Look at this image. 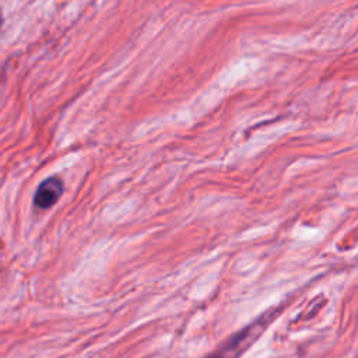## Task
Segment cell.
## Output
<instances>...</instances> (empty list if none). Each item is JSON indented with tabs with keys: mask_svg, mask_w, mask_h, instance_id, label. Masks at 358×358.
Instances as JSON below:
<instances>
[{
	"mask_svg": "<svg viewBox=\"0 0 358 358\" xmlns=\"http://www.w3.org/2000/svg\"><path fill=\"white\" fill-rule=\"evenodd\" d=\"M1 24H3V15H1V13H0V28H1Z\"/></svg>",
	"mask_w": 358,
	"mask_h": 358,
	"instance_id": "3",
	"label": "cell"
},
{
	"mask_svg": "<svg viewBox=\"0 0 358 358\" xmlns=\"http://www.w3.org/2000/svg\"><path fill=\"white\" fill-rule=\"evenodd\" d=\"M227 355H228V352H217V354H211V355H208L207 358H227Z\"/></svg>",
	"mask_w": 358,
	"mask_h": 358,
	"instance_id": "2",
	"label": "cell"
},
{
	"mask_svg": "<svg viewBox=\"0 0 358 358\" xmlns=\"http://www.w3.org/2000/svg\"><path fill=\"white\" fill-rule=\"evenodd\" d=\"M64 186L60 178L57 176H50L45 179L38 187L34 194V204L35 207L41 210H48L53 207L60 196L63 194Z\"/></svg>",
	"mask_w": 358,
	"mask_h": 358,
	"instance_id": "1",
	"label": "cell"
}]
</instances>
